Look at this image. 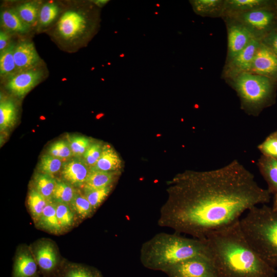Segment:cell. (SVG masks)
<instances>
[{"instance_id":"6da1fadb","label":"cell","mask_w":277,"mask_h":277,"mask_svg":"<svg viewBox=\"0 0 277 277\" xmlns=\"http://www.w3.org/2000/svg\"><path fill=\"white\" fill-rule=\"evenodd\" d=\"M174 183L160 212L158 225L200 240L239 221L244 212L270 199L269 190L260 187L236 161L217 169L183 175Z\"/></svg>"},{"instance_id":"7a4b0ae2","label":"cell","mask_w":277,"mask_h":277,"mask_svg":"<svg viewBox=\"0 0 277 277\" xmlns=\"http://www.w3.org/2000/svg\"><path fill=\"white\" fill-rule=\"evenodd\" d=\"M216 277H275L276 269L250 246L240 220L213 231L204 239Z\"/></svg>"},{"instance_id":"3957f363","label":"cell","mask_w":277,"mask_h":277,"mask_svg":"<svg viewBox=\"0 0 277 277\" xmlns=\"http://www.w3.org/2000/svg\"><path fill=\"white\" fill-rule=\"evenodd\" d=\"M199 256H209L204 241L184 237L176 232L157 233L144 242L140 249L142 265L163 272L174 264Z\"/></svg>"},{"instance_id":"277c9868","label":"cell","mask_w":277,"mask_h":277,"mask_svg":"<svg viewBox=\"0 0 277 277\" xmlns=\"http://www.w3.org/2000/svg\"><path fill=\"white\" fill-rule=\"evenodd\" d=\"M241 230L256 253L277 269V211L264 204L255 206L240 219Z\"/></svg>"},{"instance_id":"5b68a950","label":"cell","mask_w":277,"mask_h":277,"mask_svg":"<svg viewBox=\"0 0 277 277\" xmlns=\"http://www.w3.org/2000/svg\"><path fill=\"white\" fill-rule=\"evenodd\" d=\"M92 9L71 8L60 16L55 34L67 45L73 46L88 41L98 27V14Z\"/></svg>"},{"instance_id":"8992f818","label":"cell","mask_w":277,"mask_h":277,"mask_svg":"<svg viewBox=\"0 0 277 277\" xmlns=\"http://www.w3.org/2000/svg\"><path fill=\"white\" fill-rule=\"evenodd\" d=\"M231 79L243 102L249 107L254 108L261 105L271 94L272 84L268 77L243 72Z\"/></svg>"},{"instance_id":"52a82bcc","label":"cell","mask_w":277,"mask_h":277,"mask_svg":"<svg viewBox=\"0 0 277 277\" xmlns=\"http://www.w3.org/2000/svg\"><path fill=\"white\" fill-rule=\"evenodd\" d=\"M164 272L169 277H215V269L209 256L193 257L169 267Z\"/></svg>"},{"instance_id":"ba28073f","label":"cell","mask_w":277,"mask_h":277,"mask_svg":"<svg viewBox=\"0 0 277 277\" xmlns=\"http://www.w3.org/2000/svg\"><path fill=\"white\" fill-rule=\"evenodd\" d=\"M230 15L259 40L260 34L270 27L273 19V14L262 8Z\"/></svg>"},{"instance_id":"9c48e42d","label":"cell","mask_w":277,"mask_h":277,"mask_svg":"<svg viewBox=\"0 0 277 277\" xmlns=\"http://www.w3.org/2000/svg\"><path fill=\"white\" fill-rule=\"evenodd\" d=\"M43 72L34 68L17 72L8 78L6 87L13 95L24 97L42 79Z\"/></svg>"},{"instance_id":"30bf717a","label":"cell","mask_w":277,"mask_h":277,"mask_svg":"<svg viewBox=\"0 0 277 277\" xmlns=\"http://www.w3.org/2000/svg\"><path fill=\"white\" fill-rule=\"evenodd\" d=\"M260 44V40L252 39L243 50L227 62L225 68V76L232 78L241 73L248 72Z\"/></svg>"},{"instance_id":"8fae6325","label":"cell","mask_w":277,"mask_h":277,"mask_svg":"<svg viewBox=\"0 0 277 277\" xmlns=\"http://www.w3.org/2000/svg\"><path fill=\"white\" fill-rule=\"evenodd\" d=\"M248 72L270 78L277 76V55L261 42Z\"/></svg>"},{"instance_id":"7c38bea8","label":"cell","mask_w":277,"mask_h":277,"mask_svg":"<svg viewBox=\"0 0 277 277\" xmlns=\"http://www.w3.org/2000/svg\"><path fill=\"white\" fill-rule=\"evenodd\" d=\"M90 168L82 157H73L64 162L61 169L62 180L74 187H84Z\"/></svg>"},{"instance_id":"4fadbf2b","label":"cell","mask_w":277,"mask_h":277,"mask_svg":"<svg viewBox=\"0 0 277 277\" xmlns=\"http://www.w3.org/2000/svg\"><path fill=\"white\" fill-rule=\"evenodd\" d=\"M227 32L228 62L243 50L255 37L247 28L235 21L229 24Z\"/></svg>"},{"instance_id":"5bb4252c","label":"cell","mask_w":277,"mask_h":277,"mask_svg":"<svg viewBox=\"0 0 277 277\" xmlns=\"http://www.w3.org/2000/svg\"><path fill=\"white\" fill-rule=\"evenodd\" d=\"M13 55L16 73L36 68L41 60L33 44L28 41L15 45Z\"/></svg>"},{"instance_id":"9a60e30c","label":"cell","mask_w":277,"mask_h":277,"mask_svg":"<svg viewBox=\"0 0 277 277\" xmlns=\"http://www.w3.org/2000/svg\"><path fill=\"white\" fill-rule=\"evenodd\" d=\"M35 260L39 268L46 273L54 270L58 263L54 247L47 242L42 243L36 249Z\"/></svg>"},{"instance_id":"2e32d148","label":"cell","mask_w":277,"mask_h":277,"mask_svg":"<svg viewBox=\"0 0 277 277\" xmlns=\"http://www.w3.org/2000/svg\"><path fill=\"white\" fill-rule=\"evenodd\" d=\"M37 272V263L27 252L16 256L13 266L12 277H33Z\"/></svg>"},{"instance_id":"e0dca14e","label":"cell","mask_w":277,"mask_h":277,"mask_svg":"<svg viewBox=\"0 0 277 277\" xmlns=\"http://www.w3.org/2000/svg\"><path fill=\"white\" fill-rule=\"evenodd\" d=\"M121 161L115 150L109 146L103 147L100 157L90 169L112 172L121 167Z\"/></svg>"},{"instance_id":"ac0fdd59","label":"cell","mask_w":277,"mask_h":277,"mask_svg":"<svg viewBox=\"0 0 277 277\" xmlns=\"http://www.w3.org/2000/svg\"><path fill=\"white\" fill-rule=\"evenodd\" d=\"M2 26L8 31L24 34L28 32L29 27L20 18L16 9H6L1 12Z\"/></svg>"},{"instance_id":"d6986e66","label":"cell","mask_w":277,"mask_h":277,"mask_svg":"<svg viewBox=\"0 0 277 277\" xmlns=\"http://www.w3.org/2000/svg\"><path fill=\"white\" fill-rule=\"evenodd\" d=\"M190 2L194 11L203 16H218L224 12V1L195 0Z\"/></svg>"},{"instance_id":"ffe728a7","label":"cell","mask_w":277,"mask_h":277,"mask_svg":"<svg viewBox=\"0 0 277 277\" xmlns=\"http://www.w3.org/2000/svg\"><path fill=\"white\" fill-rule=\"evenodd\" d=\"M38 223L39 226L51 232L58 233L61 231L62 228L56 216L55 203L52 200L48 201Z\"/></svg>"},{"instance_id":"44dd1931","label":"cell","mask_w":277,"mask_h":277,"mask_svg":"<svg viewBox=\"0 0 277 277\" xmlns=\"http://www.w3.org/2000/svg\"><path fill=\"white\" fill-rule=\"evenodd\" d=\"M17 109L13 101L6 99L0 103V129L6 130L12 127L16 119Z\"/></svg>"},{"instance_id":"7402d4cb","label":"cell","mask_w":277,"mask_h":277,"mask_svg":"<svg viewBox=\"0 0 277 277\" xmlns=\"http://www.w3.org/2000/svg\"><path fill=\"white\" fill-rule=\"evenodd\" d=\"M265 3L262 0H228L224 3V12L228 14L241 13L262 8Z\"/></svg>"},{"instance_id":"603a6c76","label":"cell","mask_w":277,"mask_h":277,"mask_svg":"<svg viewBox=\"0 0 277 277\" xmlns=\"http://www.w3.org/2000/svg\"><path fill=\"white\" fill-rule=\"evenodd\" d=\"M34 189L47 201L52 200L56 180L53 175L38 172L34 179Z\"/></svg>"},{"instance_id":"cb8c5ba5","label":"cell","mask_w":277,"mask_h":277,"mask_svg":"<svg viewBox=\"0 0 277 277\" xmlns=\"http://www.w3.org/2000/svg\"><path fill=\"white\" fill-rule=\"evenodd\" d=\"M261 170L267 182L270 193H277V159L265 156L261 162Z\"/></svg>"},{"instance_id":"d4e9b609","label":"cell","mask_w":277,"mask_h":277,"mask_svg":"<svg viewBox=\"0 0 277 277\" xmlns=\"http://www.w3.org/2000/svg\"><path fill=\"white\" fill-rule=\"evenodd\" d=\"M113 181V173L90 169V172L83 188H103L111 186Z\"/></svg>"},{"instance_id":"484cf974","label":"cell","mask_w":277,"mask_h":277,"mask_svg":"<svg viewBox=\"0 0 277 277\" xmlns=\"http://www.w3.org/2000/svg\"><path fill=\"white\" fill-rule=\"evenodd\" d=\"M15 46L10 44L7 48L1 52L0 73L1 76L8 78L16 73V68L14 58Z\"/></svg>"},{"instance_id":"4316f807","label":"cell","mask_w":277,"mask_h":277,"mask_svg":"<svg viewBox=\"0 0 277 277\" xmlns=\"http://www.w3.org/2000/svg\"><path fill=\"white\" fill-rule=\"evenodd\" d=\"M20 18L28 26L34 25L38 19L39 7L35 2L24 3L16 8Z\"/></svg>"},{"instance_id":"83f0119b","label":"cell","mask_w":277,"mask_h":277,"mask_svg":"<svg viewBox=\"0 0 277 277\" xmlns=\"http://www.w3.org/2000/svg\"><path fill=\"white\" fill-rule=\"evenodd\" d=\"M75 192L76 190L72 186L63 180H56L52 200L55 203L70 205Z\"/></svg>"},{"instance_id":"f1b7e54d","label":"cell","mask_w":277,"mask_h":277,"mask_svg":"<svg viewBox=\"0 0 277 277\" xmlns=\"http://www.w3.org/2000/svg\"><path fill=\"white\" fill-rule=\"evenodd\" d=\"M70 206L78 216L82 219L89 217L93 211L84 193L76 190Z\"/></svg>"},{"instance_id":"f546056e","label":"cell","mask_w":277,"mask_h":277,"mask_svg":"<svg viewBox=\"0 0 277 277\" xmlns=\"http://www.w3.org/2000/svg\"><path fill=\"white\" fill-rule=\"evenodd\" d=\"M48 201L34 188L31 189L28 197V204L33 218L38 221Z\"/></svg>"},{"instance_id":"4dcf8cb0","label":"cell","mask_w":277,"mask_h":277,"mask_svg":"<svg viewBox=\"0 0 277 277\" xmlns=\"http://www.w3.org/2000/svg\"><path fill=\"white\" fill-rule=\"evenodd\" d=\"M62 160L48 153L41 158L38 169L40 173L53 175L62 169Z\"/></svg>"},{"instance_id":"1f68e13d","label":"cell","mask_w":277,"mask_h":277,"mask_svg":"<svg viewBox=\"0 0 277 277\" xmlns=\"http://www.w3.org/2000/svg\"><path fill=\"white\" fill-rule=\"evenodd\" d=\"M62 277H102V275L93 268L74 264L67 266Z\"/></svg>"},{"instance_id":"d6a6232c","label":"cell","mask_w":277,"mask_h":277,"mask_svg":"<svg viewBox=\"0 0 277 277\" xmlns=\"http://www.w3.org/2000/svg\"><path fill=\"white\" fill-rule=\"evenodd\" d=\"M68 143L74 157H82L91 144L90 140L84 136L70 135Z\"/></svg>"},{"instance_id":"836d02e7","label":"cell","mask_w":277,"mask_h":277,"mask_svg":"<svg viewBox=\"0 0 277 277\" xmlns=\"http://www.w3.org/2000/svg\"><path fill=\"white\" fill-rule=\"evenodd\" d=\"M84 188V194L90 203L93 210L96 209L110 193L111 186L100 189Z\"/></svg>"},{"instance_id":"e575fe53","label":"cell","mask_w":277,"mask_h":277,"mask_svg":"<svg viewBox=\"0 0 277 277\" xmlns=\"http://www.w3.org/2000/svg\"><path fill=\"white\" fill-rule=\"evenodd\" d=\"M59 12L58 6L54 3H47L40 8L38 21L42 27H47L56 18Z\"/></svg>"},{"instance_id":"d590c367","label":"cell","mask_w":277,"mask_h":277,"mask_svg":"<svg viewBox=\"0 0 277 277\" xmlns=\"http://www.w3.org/2000/svg\"><path fill=\"white\" fill-rule=\"evenodd\" d=\"M56 216L62 229L71 226L74 221V214L70 205L55 203Z\"/></svg>"},{"instance_id":"8d00e7d4","label":"cell","mask_w":277,"mask_h":277,"mask_svg":"<svg viewBox=\"0 0 277 277\" xmlns=\"http://www.w3.org/2000/svg\"><path fill=\"white\" fill-rule=\"evenodd\" d=\"M48 154L61 160L69 159L73 156L67 141L60 140L50 145Z\"/></svg>"},{"instance_id":"74e56055","label":"cell","mask_w":277,"mask_h":277,"mask_svg":"<svg viewBox=\"0 0 277 277\" xmlns=\"http://www.w3.org/2000/svg\"><path fill=\"white\" fill-rule=\"evenodd\" d=\"M103 147L98 143H91L83 156L85 163L90 169L93 168L102 153Z\"/></svg>"},{"instance_id":"f35d334b","label":"cell","mask_w":277,"mask_h":277,"mask_svg":"<svg viewBox=\"0 0 277 277\" xmlns=\"http://www.w3.org/2000/svg\"><path fill=\"white\" fill-rule=\"evenodd\" d=\"M259 148L265 156L277 159V137L275 134L268 137Z\"/></svg>"},{"instance_id":"ab89813d","label":"cell","mask_w":277,"mask_h":277,"mask_svg":"<svg viewBox=\"0 0 277 277\" xmlns=\"http://www.w3.org/2000/svg\"><path fill=\"white\" fill-rule=\"evenodd\" d=\"M10 44L9 43V36L6 32H0V51H4Z\"/></svg>"},{"instance_id":"60d3db41","label":"cell","mask_w":277,"mask_h":277,"mask_svg":"<svg viewBox=\"0 0 277 277\" xmlns=\"http://www.w3.org/2000/svg\"><path fill=\"white\" fill-rule=\"evenodd\" d=\"M267 39L269 45L267 46L277 55V31L271 34Z\"/></svg>"},{"instance_id":"b9f144b4","label":"cell","mask_w":277,"mask_h":277,"mask_svg":"<svg viewBox=\"0 0 277 277\" xmlns=\"http://www.w3.org/2000/svg\"><path fill=\"white\" fill-rule=\"evenodd\" d=\"M109 1L106 0H99V1H93V3L96 6L99 7H102L105 5Z\"/></svg>"},{"instance_id":"7bdbcfd3","label":"cell","mask_w":277,"mask_h":277,"mask_svg":"<svg viewBox=\"0 0 277 277\" xmlns=\"http://www.w3.org/2000/svg\"><path fill=\"white\" fill-rule=\"evenodd\" d=\"M271 207L273 210L277 211V193L275 194L273 205Z\"/></svg>"},{"instance_id":"ee69618b","label":"cell","mask_w":277,"mask_h":277,"mask_svg":"<svg viewBox=\"0 0 277 277\" xmlns=\"http://www.w3.org/2000/svg\"><path fill=\"white\" fill-rule=\"evenodd\" d=\"M275 135L277 137V132L275 133Z\"/></svg>"},{"instance_id":"f6af8a7d","label":"cell","mask_w":277,"mask_h":277,"mask_svg":"<svg viewBox=\"0 0 277 277\" xmlns=\"http://www.w3.org/2000/svg\"><path fill=\"white\" fill-rule=\"evenodd\" d=\"M215 277H216V276H215Z\"/></svg>"}]
</instances>
